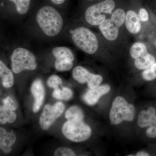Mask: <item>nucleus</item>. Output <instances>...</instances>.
Masks as SVG:
<instances>
[{
	"label": "nucleus",
	"mask_w": 156,
	"mask_h": 156,
	"mask_svg": "<svg viewBox=\"0 0 156 156\" xmlns=\"http://www.w3.org/2000/svg\"><path fill=\"white\" fill-rule=\"evenodd\" d=\"M36 20L43 32L49 37L57 35L63 26V19L61 15L50 6H44L39 10Z\"/></svg>",
	"instance_id": "1"
},
{
	"label": "nucleus",
	"mask_w": 156,
	"mask_h": 156,
	"mask_svg": "<svg viewBox=\"0 0 156 156\" xmlns=\"http://www.w3.org/2000/svg\"><path fill=\"white\" fill-rule=\"evenodd\" d=\"M135 114L134 105L127 102L121 96L115 98L109 113V119L112 125H118L123 121L131 122L134 119Z\"/></svg>",
	"instance_id": "2"
},
{
	"label": "nucleus",
	"mask_w": 156,
	"mask_h": 156,
	"mask_svg": "<svg viewBox=\"0 0 156 156\" xmlns=\"http://www.w3.org/2000/svg\"><path fill=\"white\" fill-rule=\"evenodd\" d=\"M76 46L89 54L95 53L98 48V43L95 34L88 28L80 27L70 31Z\"/></svg>",
	"instance_id": "3"
},
{
	"label": "nucleus",
	"mask_w": 156,
	"mask_h": 156,
	"mask_svg": "<svg viewBox=\"0 0 156 156\" xmlns=\"http://www.w3.org/2000/svg\"><path fill=\"white\" fill-rule=\"evenodd\" d=\"M62 131L67 139L75 142L86 141L92 134L90 127L79 119L68 120L63 124Z\"/></svg>",
	"instance_id": "4"
},
{
	"label": "nucleus",
	"mask_w": 156,
	"mask_h": 156,
	"mask_svg": "<svg viewBox=\"0 0 156 156\" xmlns=\"http://www.w3.org/2000/svg\"><path fill=\"white\" fill-rule=\"evenodd\" d=\"M115 6L113 0H105L90 6L85 12L86 21L90 25L99 26L106 19L108 15L112 14Z\"/></svg>",
	"instance_id": "5"
},
{
	"label": "nucleus",
	"mask_w": 156,
	"mask_h": 156,
	"mask_svg": "<svg viewBox=\"0 0 156 156\" xmlns=\"http://www.w3.org/2000/svg\"><path fill=\"white\" fill-rule=\"evenodd\" d=\"M11 58V69L15 73H19L26 70H34L37 68L35 57L25 48H18L14 50Z\"/></svg>",
	"instance_id": "6"
},
{
	"label": "nucleus",
	"mask_w": 156,
	"mask_h": 156,
	"mask_svg": "<svg viewBox=\"0 0 156 156\" xmlns=\"http://www.w3.org/2000/svg\"><path fill=\"white\" fill-rule=\"evenodd\" d=\"M64 105L58 101L53 105L47 104L44 107L39 119V124L42 130H48L63 113Z\"/></svg>",
	"instance_id": "7"
},
{
	"label": "nucleus",
	"mask_w": 156,
	"mask_h": 156,
	"mask_svg": "<svg viewBox=\"0 0 156 156\" xmlns=\"http://www.w3.org/2000/svg\"><path fill=\"white\" fill-rule=\"evenodd\" d=\"M72 75L73 79L80 83H87L90 89L98 87L103 80L101 76L91 73L85 68L81 66H77L74 68Z\"/></svg>",
	"instance_id": "8"
},
{
	"label": "nucleus",
	"mask_w": 156,
	"mask_h": 156,
	"mask_svg": "<svg viewBox=\"0 0 156 156\" xmlns=\"http://www.w3.org/2000/svg\"><path fill=\"white\" fill-rule=\"evenodd\" d=\"M31 92L34 98V103L33 107V111L37 112L43 105L44 100L45 89L41 80H35L31 87Z\"/></svg>",
	"instance_id": "9"
},
{
	"label": "nucleus",
	"mask_w": 156,
	"mask_h": 156,
	"mask_svg": "<svg viewBox=\"0 0 156 156\" xmlns=\"http://www.w3.org/2000/svg\"><path fill=\"white\" fill-rule=\"evenodd\" d=\"M110 89V87L107 84L90 89L84 95L83 100L89 105H94L97 103L101 96L108 93Z\"/></svg>",
	"instance_id": "10"
},
{
	"label": "nucleus",
	"mask_w": 156,
	"mask_h": 156,
	"mask_svg": "<svg viewBox=\"0 0 156 156\" xmlns=\"http://www.w3.org/2000/svg\"><path fill=\"white\" fill-rule=\"evenodd\" d=\"M103 36L109 41L116 40L119 35V27L111 18L106 19L99 25Z\"/></svg>",
	"instance_id": "11"
},
{
	"label": "nucleus",
	"mask_w": 156,
	"mask_h": 156,
	"mask_svg": "<svg viewBox=\"0 0 156 156\" xmlns=\"http://www.w3.org/2000/svg\"><path fill=\"white\" fill-rule=\"evenodd\" d=\"M16 137L12 131L7 132L3 128H0V148L5 154L11 152V147L16 142Z\"/></svg>",
	"instance_id": "12"
},
{
	"label": "nucleus",
	"mask_w": 156,
	"mask_h": 156,
	"mask_svg": "<svg viewBox=\"0 0 156 156\" xmlns=\"http://www.w3.org/2000/svg\"><path fill=\"white\" fill-rule=\"evenodd\" d=\"M125 23L126 28L130 33H138L141 29V25L139 16L134 11L130 10L127 11Z\"/></svg>",
	"instance_id": "13"
},
{
	"label": "nucleus",
	"mask_w": 156,
	"mask_h": 156,
	"mask_svg": "<svg viewBox=\"0 0 156 156\" xmlns=\"http://www.w3.org/2000/svg\"><path fill=\"white\" fill-rule=\"evenodd\" d=\"M156 114L155 109L153 107L149 108L147 111H142L140 113L138 117L137 124L138 126L141 128L151 126Z\"/></svg>",
	"instance_id": "14"
},
{
	"label": "nucleus",
	"mask_w": 156,
	"mask_h": 156,
	"mask_svg": "<svg viewBox=\"0 0 156 156\" xmlns=\"http://www.w3.org/2000/svg\"><path fill=\"white\" fill-rule=\"evenodd\" d=\"M0 76L4 87L10 88L14 85V78L13 73L2 60L0 61Z\"/></svg>",
	"instance_id": "15"
},
{
	"label": "nucleus",
	"mask_w": 156,
	"mask_h": 156,
	"mask_svg": "<svg viewBox=\"0 0 156 156\" xmlns=\"http://www.w3.org/2000/svg\"><path fill=\"white\" fill-rule=\"evenodd\" d=\"M155 62V58L153 55L147 53L143 54L134 60V65L138 69H145Z\"/></svg>",
	"instance_id": "16"
},
{
	"label": "nucleus",
	"mask_w": 156,
	"mask_h": 156,
	"mask_svg": "<svg viewBox=\"0 0 156 156\" xmlns=\"http://www.w3.org/2000/svg\"><path fill=\"white\" fill-rule=\"evenodd\" d=\"M52 53L57 60L73 62L74 59L72 52L66 47H56L52 50Z\"/></svg>",
	"instance_id": "17"
},
{
	"label": "nucleus",
	"mask_w": 156,
	"mask_h": 156,
	"mask_svg": "<svg viewBox=\"0 0 156 156\" xmlns=\"http://www.w3.org/2000/svg\"><path fill=\"white\" fill-rule=\"evenodd\" d=\"M16 119L17 115L14 111L5 108L3 105L0 107V123L2 125L14 122Z\"/></svg>",
	"instance_id": "18"
},
{
	"label": "nucleus",
	"mask_w": 156,
	"mask_h": 156,
	"mask_svg": "<svg viewBox=\"0 0 156 156\" xmlns=\"http://www.w3.org/2000/svg\"><path fill=\"white\" fill-rule=\"evenodd\" d=\"M147 52V48L146 45L140 42L134 43L130 50V56L134 59Z\"/></svg>",
	"instance_id": "19"
},
{
	"label": "nucleus",
	"mask_w": 156,
	"mask_h": 156,
	"mask_svg": "<svg viewBox=\"0 0 156 156\" xmlns=\"http://www.w3.org/2000/svg\"><path fill=\"white\" fill-rule=\"evenodd\" d=\"M65 116L68 120H83L84 119L83 113L81 109L77 106H73L70 107L66 112Z\"/></svg>",
	"instance_id": "20"
},
{
	"label": "nucleus",
	"mask_w": 156,
	"mask_h": 156,
	"mask_svg": "<svg viewBox=\"0 0 156 156\" xmlns=\"http://www.w3.org/2000/svg\"><path fill=\"white\" fill-rule=\"evenodd\" d=\"M73 95L72 90L66 87H63L62 89L59 88L55 89L53 93V97L59 100H69L72 97Z\"/></svg>",
	"instance_id": "21"
},
{
	"label": "nucleus",
	"mask_w": 156,
	"mask_h": 156,
	"mask_svg": "<svg viewBox=\"0 0 156 156\" xmlns=\"http://www.w3.org/2000/svg\"><path fill=\"white\" fill-rule=\"evenodd\" d=\"M126 17L125 11L123 9H118L112 13L110 18L120 27L125 23Z\"/></svg>",
	"instance_id": "22"
},
{
	"label": "nucleus",
	"mask_w": 156,
	"mask_h": 156,
	"mask_svg": "<svg viewBox=\"0 0 156 156\" xmlns=\"http://www.w3.org/2000/svg\"><path fill=\"white\" fill-rule=\"evenodd\" d=\"M14 3L17 12L20 14H25L28 11L30 0H9Z\"/></svg>",
	"instance_id": "23"
},
{
	"label": "nucleus",
	"mask_w": 156,
	"mask_h": 156,
	"mask_svg": "<svg viewBox=\"0 0 156 156\" xmlns=\"http://www.w3.org/2000/svg\"><path fill=\"white\" fill-rule=\"evenodd\" d=\"M143 79L146 81L153 80L156 78V62L143 72Z\"/></svg>",
	"instance_id": "24"
},
{
	"label": "nucleus",
	"mask_w": 156,
	"mask_h": 156,
	"mask_svg": "<svg viewBox=\"0 0 156 156\" xmlns=\"http://www.w3.org/2000/svg\"><path fill=\"white\" fill-rule=\"evenodd\" d=\"M73 62L66 61V60H60L56 59L54 66L55 69L58 71H67L71 69L73 67Z\"/></svg>",
	"instance_id": "25"
},
{
	"label": "nucleus",
	"mask_w": 156,
	"mask_h": 156,
	"mask_svg": "<svg viewBox=\"0 0 156 156\" xmlns=\"http://www.w3.org/2000/svg\"><path fill=\"white\" fill-rule=\"evenodd\" d=\"M62 83L61 78L58 76L53 75L50 76L47 81V84L48 86L50 88L56 89L58 88V86Z\"/></svg>",
	"instance_id": "26"
},
{
	"label": "nucleus",
	"mask_w": 156,
	"mask_h": 156,
	"mask_svg": "<svg viewBox=\"0 0 156 156\" xmlns=\"http://www.w3.org/2000/svg\"><path fill=\"white\" fill-rule=\"evenodd\" d=\"M54 155L55 156H74L76 154L73 151L69 148L60 147L56 149L54 152Z\"/></svg>",
	"instance_id": "27"
},
{
	"label": "nucleus",
	"mask_w": 156,
	"mask_h": 156,
	"mask_svg": "<svg viewBox=\"0 0 156 156\" xmlns=\"http://www.w3.org/2000/svg\"><path fill=\"white\" fill-rule=\"evenodd\" d=\"M3 106L5 108L9 109L13 111H15L17 109V103L10 96H8L5 98L3 101Z\"/></svg>",
	"instance_id": "28"
},
{
	"label": "nucleus",
	"mask_w": 156,
	"mask_h": 156,
	"mask_svg": "<svg viewBox=\"0 0 156 156\" xmlns=\"http://www.w3.org/2000/svg\"><path fill=\"white\" fill-rule=\"evenodd\" d=\"M138 16L140 21L146 22L149 20V15L147 11L144 9H141L140 10Z\"/></svg>",
	"instance_id": "29"
},
{
	"label": "nucleus",
	"mask_w": 156,
	"mask_h": 156,
	"mask_svg": "<svg viewBox=\"0 0 156 156\" xmlns=\"http://www.w3.org/2000/svg\"><path fill=\"white\" fill-rule=\"evenodd\" d=\"M147 136L151 138L156 137V126H150L147 128L146 131Z\"/></svg>",
	"instance_id": "30"
},
{
	"label": "nucleus",
	"mask_w": 156,
	"mask_h": 156,
	"mask_svg": "<svg viewBox=\"0 0 156 156\" xmlns=\"http://www.w3.org/2000/svg\"><path fill=\"white\" fill-rule=\"evenodd\" d=\"M52 2L56 5H61L62 4L65 0H51Z\"/></svg>",
	"instance_id": "31"
},
{
	"label": "nucleus",
	"mask_w": 156,
	"mask_h": 156,
	"mask_svg": "<svg viewBox=\"0 0 156 156\" xmlns=\"http://www.w3.org/2000/svg\"><path fill=\"white\" fill-rule=\"evenodd\" d=\"M136 156H149V154L145 152L144 151H140L138 152L136 154Z\"/></svg>",
	"instance_id": "32"
},
{
	"label": "nucleus",
	"mask_w": 156,
	"mask_h": 156,
	"mask_svg": "<svg viewBox=\"0 0 156 156\" xmlns=\"http://www.w3.org/2000/svg\"><path fill=\"white\" fill-rule=\"evenodd\" d=\"M152 126H156V114L154 117Z\"/></svg>",
	"instance_id": "33"
}]
</instances>
